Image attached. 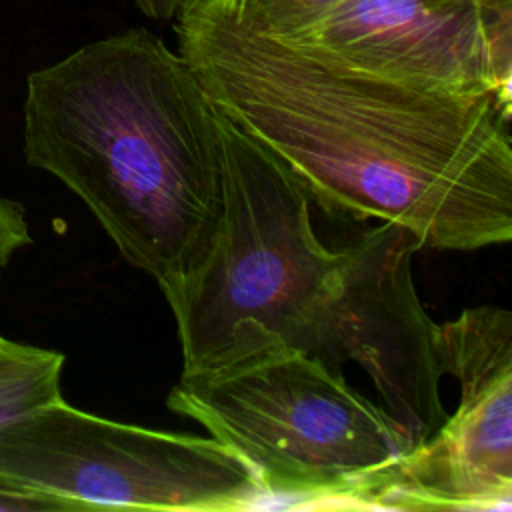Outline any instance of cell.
Here are the masks:
<instances>
[{
    "mask_svg": "<svg viewBox=\"0 0 512 512\" xmlns=\"http://www.w3.org/2000/svg\"><path fill=\"white\" fill-rule=\"evenodd\" d=\"M176 20L178 52L216 110L326 214L392 222L436 250L512 240L510 98L354 68L254 32L218 0Z\"/></svg>",
    "mask_w": 512,
    "mask_h": 512,
    "instance_id": "cell-1",
    "label": "cell"
},
{
    "mask_svg": "<svg viewBox=\"0 0 512 512\" xmlns=\"http://www.w3.org/2000/svg\"><path fill=\"white\" fill-rule=\"evenodd\" d=\"M22 140L172 304L222 210L220 114L184 56L132 28L34 70Z\"/></svg>",
    "mask_w": 512,
    "mask_h": 512,
    "instance_id": "cell-2",
    "label": "cell"
},
{
    "mask_svg": "<svg viewBox=\"0 0 512 512\" xmlns=\"http://www.w3.org/2000/svg\"><path fill=\"white\" fill-rule=\"evenodd\" d=\"M166 404L232 450L262 492L350 498L406 452L398 426L344 372L252 320L210 362L182 370Z\"/></svg>",
    "mask_w": 512,
    "mask_h": 512,
    "instance_id": "cell-3",
    "label": "cell"
},
{
    "mask_svg": "<svg viewBox=\"0 0 512 512\" xmlns=\"http://www.w3.org/2000/svg\"><path fill=\"white\" fill-rule=\"evenodd\" d=\"M220 142L218 226L204 260L170 304L182 370L210 362L244 320L314 356L342 250L318 240L310 198L296 176L224 114Z\"/></svg>",
    "mask_w": 512,
    "mask_h": 512,
    "instance_id": "cell-4",
    "label": "cell"
},
{
    "mask_svg": "<svg viewBox=\"0 0 512 512\" xmlns=\"http://www.w3.org/2000/svg\"><path fill=\"white\" fill-rule=\"evenodd\" d=\"M0 484L76 510H236L262 488L218 440L108 420L64 402L0 426Z\"/></svg>",
    "mask_w": 512,
    "mask_h": 512,
    "instance_id": "cell-5",
    "label": "cell"
},
{
    "mask_svg": "<svg viewBox=\"0 0 512 512\" xmlns=\"http://www.w3.org/2000/svg\"><path fill=\"white\" fill-rule=\"evenodd\" d=\"M436 358L460 386L454 414L348 500L406 510L510 506L512 312L486 304L438 324Z\"/></svg>",
    "mask_w": 512,
    "mask_h": 512,
    "instance_id": "cell-6",
    "label": "cell"
},
{
    "mask_svg": "<svg viewBox=\"0 0 512 512\" xmlns=\"http://www.w3.org/2000/svg\"><path fill=\"white\" fill-rule=\"evenodd\" d=\"M418 236L382 222L342 250L338 282L326 302L314 356L342 372L356 362L402 432L406 452L448 418L440 398L438 324L426 314L412 278ZM404 452V454H406Z\"/></svg>",
    "mask_w": 512,
    "mask_h": 512,
    "instance_id": "cell-7",
    "label": "cell"
},
{
    "mask_svg": "<svg viewBox=\"0 0 512 512\" xmlns=\"http://www.w3.org/2000/svg\"><path fill=\"white\" fill-rule=\"evenodd\" d=\"M284 40L378 76L510 98V0H344Z\"/></svg>",
    "mask_w": 512,
    "mask_h": 512,
    "instance_id": "cell-8",
    "label": "cell"
},
{
    "mask_svg": "<svg viewBox=\"0 0 512 512\" xmlns=\"http://www.w3.org/2000/svg\"><path fill=\"white\" fill-rule=\"evenodd\" d=\"M64 354L0 334V426L62 398Z\"/></svg>",
    "mask_w": 512,
    "mask_h": 512,
    "instance_id": "cell-9",
    "label": "cell"
},
{
    "mask_svg": "<svg viewBox=\"0 0 512 512\" xmlns=\"http://www.w3.org/2000/svg\"><path fill=\"white\" fill-rule=\"evenodd\" d=\"M242 26L276 38H292L344 0H218Z\"/></svg>",
    "mask_w": 512,
    "mask_h": 512,
    "instance_id": "cell-10",
    "label": "cell"
},
{
    "mask_svg": "<svg viewBox=\"0 0 512 512\" xmlns=\"http://www.w3.org/2000/svg\"><path fill=\"white\" fill-rule=\"evenodd\" d=\"M32 242L26 208L12 198L0 196V274L12 256Z\"/></svg>",
    "mask_w": 512,
    "mask_h": 512,
    "instance_id": "cell-11",
    "label": "cell"
},
{
    "mask_svg": "<svg viewBox=\"0 0 512 512\" xmlns=\"http://www.w3.org/2000/svg\"><path fill=\"white\" fill-rule=\"evenodd\" d=\"M0 512H72L58 498L0 484Z\"/></svg>",
    "mask_w": 512,
    "mask_h": 512,
    "instance_id": "cell-12",
    "label": "cell"
},
{
    "mask_svg": "<svg viewBox=\"0 0 512 512\" xmlns=\"http://www.w3.org/2000/svg\"><path fill=\"white\" fill-rule=\"evenodd\" d=\"M132 2L148 18L170 20V18H178L188 8L210 2V0H132Z\"/></svg>",
    "mask_w": 512,
    "mask_h": 512,
    "instance_id": "cell-13",
    "label": "cell"
}]
</instances>
